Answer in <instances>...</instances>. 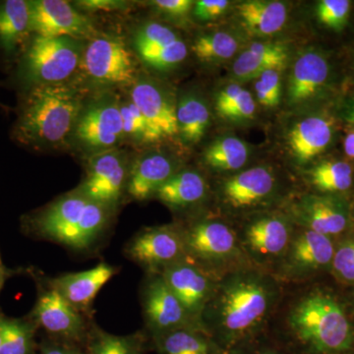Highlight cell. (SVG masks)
Segmentation results:
<instances>
[{"instance_id":"obj_1","label":"cell","mask_w":354,"mask_h":354,"mask_svg":"<svg viewBox=\"0 0 354 354\" xmlns=\"http://www.w3.org/2000/svg\"><path fill=\"white\" fill-rule=\"evenodd\" d=\"M285 292L272 272L245 266L218 279L201 317L203 330L221 354L267 333Z\"/></svg>"},{"instance_id":"obj_2","label":"cell","mask_w":354,"mask_h":354,"mask_svg":"<svg viewBox=\"0 0 354 354\" xmlns=\"http://www.w3.org/2000/svg\"><path fill=\"white\" fill-rule=\"evenodd\" d=\"M267 333L291 354H348L354 326L339 297L323 286H285Z\"/></svg>"},{"instance_id":"obj_3","label":"cell","mask_w":354,"mask_h":354,"mask_svg":"<svg viewBox=\"0 0 354 354\" xmlns=\"http://www.w3.org/2000/svg\"><path fill=\"white\" fill-rule=\"evenodd\" d=\"M113 209L88 199L78 190L28 218V232L76 252L92 250L102 241Z\"/></svg>"},{"instance_id":"obj_4","label":"cell","mask_w":354,"mask_h":354,"mask_svg":"<svg viewBox=\"0 0 354 354\" xmlns=\"http://www.w3.org/2000/svg\"><path fill=\"white\" fill-rule=\"evenodd\" d=\"M82 111L75 88L64 83L34 86L21 108L15 137L25 145H58L75 129Z\"/></svg>"},{"instance_id":"obj_5","label":"cell","mask_w":354,"mask_h":354,"mask_svg":"<svg viewBox=\"0 0 354 354\" xmlns=\"http://www.w3.org/2000/svg\"><path fill=\"white\" fill-rule=\"evenodd\" d=\"M177 227L187 257L216 278L251 265L234 227L227 221L207 216Z\"/></svg>"},{"instance_id":"obj_6","label":"cell","mask_w":354,"mask_h":354,"mask_svg":"<svg viewBox=\"0 0 354 354\" xmlns=\"http://www.w3.org/2000/svg\"><path fill=\"white\" fill-rule=\"evenodd\" d=\"M234 228L250 264L272 274L285 256L297 225L288 215L262 213Z\"/></svg>"},{"instance_id":"obj_7","label":"cell","mask_w":354,"mask_h":354,"mask_svg":"<svg viewBox=\"0 0 354 354\" xmlns=\"http://www.w3.org/2000/svg\"><path fill=\"white\" fill-rule=\"evenodd\" d=\"M82 55L79 39L36 36L26 50L21 69L34 86L60 84L80 66Z\"/></svg>"},{"instance_id":"obj_8","label":"cell","mask_w":354,"mask_h":354,"mask_svg":"<svg viewBox=\"0 0 354 354\" xmlns=\"http://www.w3.org/2000/svg\"><path fill=\"white\" fill-rule=\"evenodd\" d=\"M335 248L330 237L297 227L285 256L272 274L285 286L308 283L317 274L330 271Z\"/></svg>"},{"instance_id":"obj_9","label":"cell","mask_w":354,"mask_h":354,"mask_svg":"<svg viewBox=\"0 0 354 354\" xmlns=\"http://www.w3.org/2000/svg\"><path fill=\"white\" fill-rule=\"evenodd\" d=\"M81 67L92 82L101 85H127L135 80V64L121 39L109 36L91 39L83 50Z\"/></svg>"},{"instance_id":"obj_10","label":"cell","mask_w":354,"mask_h":354,"mask_svg":"<svg viewBox=\"0 0 354 354\" xmlns=\"http://www.w3.org/2000/svg\"><path fill=\"white\" fill-rule=\"evenodd\" d=\"M124 252L147 274H162L169 266L188 258L176 225L141 230L128 242Z\"/></svg>"},{"instance_id":"obj_11","label":"cell","mask_w":354,"mask_h":354,"mask_svg":"<svg viewBox=\"0 0 354 354\" xmlns=\"http://www.w3.org/2000/svg\"><path fill=\"white\" fill-rule=\"evenodd\" d=\"M29 319L55 341L75 346L87 342L90 329L85 315L73 308L48 283L46 290L39 291Z\"/></svg>"},{"instance_id":"obj_12","label":"cell","mask_w":354,"mask_h":354,"mask_svg":"<svg viewBox=\"0 0 354 354\" xmlns=\"http://www.w3.org/2000/svg\"><path fill=\"white\" fill-rule=\"evenodd\" d=\"M141 304L151 337L179 328H200L190 320L162 274H147L142 286Z\"/></svg>"},{"instance_id":"obj_13","label":"cell","mask_w":354,"mask_h":354,"mask_svg":"<svg viewBox=\"0 0 354 354\" xmlns=\"http://www.w3.org/2000/svg\"><path fill=\"white\" fill-rule=\"evenodd\" d=\"M278 188V179L271 169L254 167L228 177L221 184V202L232 213H248L270 204Z\"/></svg>"},{"instance_id":"obj_14","label":"cell","mask_w":354,"mask_h":354,"mask_svg":"<svg viewBox=\"0 0 354 354\" xmlns=\"http://www.w3.org/2000/svg\"><path fill=\"white\" fill-rule=\"evenodd\" d=\"M162 276L190 320L202 328V314L213 295L218 278L189 258L169 266L162 272Z\"/></svg>"},{"instance_id":"obj_15","label":"cell","mask_w":354,"mask_h":354,"mask_svg":"<svg viewBox=\"0 0 354 354\" xmlns=\"http://www.w3.org/2000/svg\"><path fill=\"white\" fill-rule=\"evenodd\" d=\"M297 227L333 237L348 230L351 214L348 203L339 195H304L292 205L288 215Z\"/></svg>"},{"instance_id":"obj_16","label":"cell","mask_w":354,"mask_h":354,"mask_svg":"<svg viewBox=\"0 0 354 354\" xmlns=\"http://www.w3.org/2000/svg\"><path fill=\"white\" fill-rule=\"evenodd\" d=\"M128 177L124 157L116 150L106 151L91 158L85 179L78 191L113 211L127 190Z\"/></svg>"},{"instance_id":"obj_17","label":"cell","mask_w":354,"mask_h":354,"mask_svg":"<svg viewBox=\"0 0 354 354\" xmlns=\"http://www.w3.org/2000/svg\"><path fill=\"white\" fill-rule=\"evenodd\" d=\"M30 28L44 38L67 37L80 39L94 34L91 21L64 0L29 1Z\"/></svg>"},{"instance_id":"obj_18","label":"cell","mask_w":354,"mask_h":354,"mask_svg":"<svg viewBox=\"0 0 354 354\" xmlns=\"http://www.w3.org/2000/svg\"><path fill=\"white\" fill-rule=\"evenodd\" d=\"M74 130L77 140L88 150H111L124 138L118 100L106 97L93 102L83 109Z\"/></svg>"},{"instance_id":"obj_19","label":"cell","mask_w":354,"mask_h":354,"mask_svg":"<svg viewBox=\"0 0 354 354\" xmlns=\"http://www.w3.org/2000/svg\"><path fill=\"white\" fill-rule=\"evenodd\" d=\"M130 99L136 104L158 140L174 136L178 133L176 106L171 95L149 80L134 84Z\"/></svg>"},{"instance_id":"obj_20","label":"cell","mask_w":354,"mask_h":354,"mask_svg":"<svg viewBox=\"0 0 354 354\" xmlns=\"http://www.w3.org/2000/svg\"><path fill=\"white\" fill-rule=\"evenodd\" d=\"M113 266L101 263L87 271L60 274L48 281V285L83 315L90 313L99 291L116 274Z\"/></svg>"},{"instance_id":"obj_21","label":"cell","mask_w":354,"mask_h":354,"mask_svg":"<svg viewBox=\"0 0 354 354\" xmlns=\"http://www.w3.org/2000/svg\"><path fill=\"white\" fill-rule=\"evenodd\" d=\"M176 172V162L167 156L158 153L144 156L129 172L127 194L138 201L155 196L157 191Z\"/></svg>"},{"instance_id":"obj_22","label":"cell","mask_w":354,"mask_h":354,"mask_svg":"<svg viewBox=\"0 0 354 354\" xmlns=\"http://www.w3.org/2000/svg\"><path fill=\"white\" fill-rule=\"evenodd\" d=\"M330 66L317 51L309 50L297 58L288 84L290 104H300L315 97L327 82Z\"/></svg>"},{"instance_id":"obj_23","label":"cell","mask_w":354,"mask_h":354,"mask_svg":"<svg viewBox=\"0 0 354 354\" xmlns=\"http://www.w3.org/2000/svg\"><path fill=\"white\" fill-rule=\"evenodd\" d=\"M334 136V124L326 116H309L297 123L288 134L292 156L300 164H306L324 152Z\"/></svg>"},{"instance_id":"obj_24","label":"cell","mask_w":354,"mask_h":354,"mask_svg":"<svg viewBox=\"0 0 354 354\" xmlns=\"http://www.w3.org/2000/svg\"><path fill=\"white\" fill-rule=\"evenodd\" d=\"M288 48L279 43H254L237 57L232 72L241 80L258 78L267 70H279L286 66Z\"/></svg>"},{"instance_id":"obj_25","label":"cell","mask_w":354,"mask_h":354,"mask_svg":"<svg viewBox=\"0 0 354 354\" xmlns=\"http://www.w3.org/2000/svg\"><path fill=\"white\" fill-rule=\"evenodd\" d=\"M237 11L246 31L257 37L279 32L288 18V9L281 1L251 0L239 4Z\"/></svg>"},{"instance_id":"obj_26","label":"cell","mask_w":354,"mask_h":354,"mask_svg":"<svg viewBox=\"0 0 354 354\" xmlns=\"http://www.w3.org/2000/svg\"><path fill=\"white\" fill-rule=\"evenodd\" d=\"M206 179L194 171H177L155 196L172 209H185L199 204L207 196Z\"/></svg>"},{"instance_id":"obj_27","label":"cell","mask_w":354,"mask_h":354,"mask_svg":"<svg viewBox=\"0 0 354 354\" xmlns=\"http://www.w3.org/2000/svg\"><path fill=\"white\" fill-rule=\"evenodd\" d=\"M152 339L160 354H221L215 342L201 328H179Z\"/></svg>"},{"instance_id":"obj_28","label":"cell","mask_w":354,"mask_h":354,"mask_svg":"<svg viewBox=\"0 0 354 354\" xmlns=\"http://www.w3.org/2000/svg\"><path fill=\"white\" fill-rule=\"evenodd\" d=\"M30 32L29 1L7 0L0 4V46L6 53H15Z\"/></svg>"},{"instance_id":"obj_29","label":"cell","mask_w":354,"mask_h":354,"mask_svg":"<svg viewBox=\"0 0 354 354\" xmlns=\"http://www.w3.org/2000/svg\"><path fill=\"white\" fill-rule=\"evenodd\" d=\"M138 332L128 335H116L92 327L88 332V354H143L146 337Z\"/></svg>"},{"instance_id":"obj_30","label":"cell","mask_w":354,"mask_h":354,"mask_svg":"<svg viewBox=\"0 0 354 354\" xmlns=\"http://www.w3.org/2000/svg\"><path fill=\"white\" fill-rule=\"evenodd\" d=\"M177 128L185 141L197 143L209 123L208 106L199 97L187 95L176 106Z\"/></svg>"},{"instance_id":"obj_31","label":"cell","mask_w":354,"mask_h":354,"mask_svg":"<svg viewBox=\"0 0 354 354\" xmlns=\"http://www.w3.org/2000/svg\"><path fill=\"white\" fill-rule=\"evenodd\" d=\"M36 324L0 314V354H32Z\"/></svg>"},{"instance_id":"obj_32","label":"cell","mask_w":354,"mask_h":354,"mask_svg":"<svg viewBox=\"0 0 354 354\" xmlns=\"http://www.w3.org/2000/svg\"><path fill=\"white\" fill-rule=\"evenodd\" d=\"M246 144L236 137L216 140L205 152V162L216 171H234L241 169L248 160Z\"/></svg>"},{"instance_id":"obj_33","label":"cell","mask_w":354,"mask_h":354,"mask_svg":"<svg viewBox=\"0 0 354 354\" xmlns=\"http://www.w3.org/2000/svg\"><path fill=\"white\" fill-rule=\"evenodd\" d=\"M309 180L323 194L337 195L353 186V169L342 160H326L309 171Z\"/></svg>"},{"instance_id":"obj_34","label":"cell","mask_w":354,"mask_h":354,"mask_svg":"<svg viewBox=\"0 0 354 354\" xmlns=\"http://www.w3.org/2000/svg\"><path fill=\"white\" fill-rule=\"evenodd\" d=\"M239 48V39L234 35L215 32L198 37L192 50L201 62H220L234 57Z\"/></svg>"},{"instance_id":"obj_35","label":"cell","mask_w":354,"mask_h":354,"mask_svg":"<svg viewBox=\"0 0 354 354\" xmlns=\"http://www.w3.org/2000/svg\"><path fill=\"white\" fill-rule=\"evenodd\" d=\"M118 104L124 137L136 143H152L158 141L155 133L131 99Z\"/></svg>"},{"instance_id":"obj_36","label":"cell","mask_w":354,"mask_h":354,"mask_svg":"<svg viewBox=\"0 0 354 354\" xmlns=\"http://www.w3.org/2000/svg\"><path fill=\"white\" fill-rule=\"evenodd\" d=\"M180 39L176 32L158 23H148L140 28L135 36V48L140 57L176 43Z\"/></svg>"},{"instance_id":"obj_37","label":"cell","mask_w":354,"mask_h":354,"mask_svg":"<svg viewBox=\"0 0 354 354\" xmlns=\"http://www.w3.org/2000/svg\"><path fill=\"white\" fill-rule=\"evenodd\" d=\"M330 272L341 283L354 286V239L335 246Z\"/></svg>"},{"instance_id":"obj_38","label":"cell","mask_w":354,"mask_h":354,"mask_svg":"<svg viewBox=\"0 0 354 354\" xmlns=\"http://www.w3.org/2000/svg\"><path fill=\"white\" fill-rule=\"evenodd\" d=\"M187 46L180 39L176 43L149 53L142 57V60L153 68L165 70L181 64L187 57Z\"/></svg>"},{"instance_id":"obj_39","label":"cell","mask_w":354,"mask_h":354,"mask_svg":"<svg viewBox=\"0 0 354 354\" xmlns=\"http://www.w3.org/2000/svg\"><path fill=\"white\" fill-rule=\"evenodd\" d=\"M351 12L348 0H322L317 6V16L324 25L339 31L348 22Z\"/></svg>"},{"instance_id":"obj_40","label":"cell","mask_w":354,"mask_h":354,"mask_svg":"<svg viewBox=\"0 0 354 354\" xmlns=\"http://www.w3.org/2000/svg\"><path fill=\"white\" fill-rule=\"evenodd\" d=\"M255 93L258 102L266 108L279 106L281 95V81L279 70H267L257 78Z\"/></svg>"},{"instance_id":"obj_41","label":"cell","mask_w":354,"mask_h":354,"mask_svg":"<svg viewBox=\"0 0 354 354\" xmlns=\"http://www.w3.org/2000/svg\"><path fill=\"white\" fill-rule=\"evenodd\" d=\"M256 111V104L252 95L242 88L241 93L225 108L216 111L221 118L232 121L251 120Z\"/></svg>"},{"instance_id":"obj_42","label":"cell","mask_w":354,"mask_h":354,"mask_svg":"<svg viewBox=\"0 0 354 354\" xmlns=\"http://www.w3.org/2000/svg\"><path fill=\"white\" fill-rule=\"evenodd\" d=\"M225 354H291L281 344L266 333L254 341Z\"/></svg>"},{"instance_id":"obj_43","label":"cell","mask_w":354,"mask_h":354,"mask_svg":"<svg viewBox=\"0 0 354 354\" xmlns=\"http://www.w3.org/2000/svg\"><path fill=\"white\" fill-rule=\"evenodd\" d=\"M228 6L230 2L227 0H201L195 2L193 12L199 20H213L225 13Z\"/></svg>"},{"instance_id":"obj_44","label":"cell","mask_w":354,"mask_h":354,"mask_svg":"<svg viewBox=\"0 0 354 354\" xmlns=\"http://www.w3.org/2000/svg\"><path fill=\"white\" fill-rule=\"evenodd\" d=\"M158 10L172 17H183L186 15L195 2L191 0H157L152 2Z\"/></svg>"},{"instance_id":"obj_45","label":"cell","mask_w":354,"mask_h":354,"mask_svg":"<svg viewBox=\"0 0 354 354\" xmlns=\"http://www.w3.org/2000/svg\"><path fill=\"white\" fill-rule=\"evenodd\" d=\"M39 354H88L87 351L84 353L75 344H66V342H57L53 339V342H44Z\"/></svg>"},{"instance_id":"obj_46","label":"cell","mask_w":354,"mask_h":354,"mask_svg":"<svg viewBox=\"0 0 354 354\" xmlns=\"http://www.w3.org/2000/svg\"><path fill=\"white\" fill-rule=\"evenodd\" d=\"M77 4L90 11H113L127 7L125 2L115 1V0H86V1L77 2Z\"/></svg>"},{"instance_id":"obj_47","label":"cell","mask_w":354,"mask_h":354,"mask_svg":"<svg viewBox=\"0 0 354 354\" xmlns=\"http://www.w3.org/2000/svg\"><path fill=\"white\" fill-rule=\"evenodd\" d=\"M344 152L348 158H354V132L346 135L344 143Z\"/></svg>"},{"instance_id":"obj_48","label":"cell","mask_w":354,"mask_h":354,"mask_svg":"<svg viewBox=\"0 0 354 354\" xmlns=\"http://www.w3.org/2000/svg\"><path fill=\"white\" fill-rule=\"evenodd\" d=\"M344 120L348 124L354 127V97L349 102L348 106H346V111L344 113Z\"/></svg>"},{"instance_id":"obj_49","label":"cell","mask_w":354,"mask_h":354,"mask_svg":"<svg viewBox=\"0 0 354 354\" xmlns=\"http://www.w3.org/2000/svg\"><path fill=\"white\" fill-rule=\"evenodd\" d=\"M6 276L7 270L6 268L4 267L3 263H2L1 256H0V290H1L2 286H3Z\"/></svg>"},{"instance_id":"obj_50","label":"cell","mask_w":354,"mask_h":354,"mask_svg":"<svg viewBox=\"0 0 354 354\" xmlns=\"http://www.w3.org/2000/svg\"><path fill=\"white\" fill-rule=\"evenodd\" d=\"M353 306H354V299H353Z\"/></svg>"}]
</instances>
